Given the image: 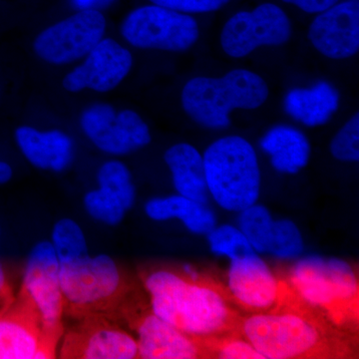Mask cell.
Here are the masks:
<instances>
[{
  "mask_svg": "<svg viewBox=\"0 0 359 359\" xmlns=\"http://www.w3.org/2000/svg\"><path fill=\"white\" fill-rule=\"evenodd\" d=\"M83 205L94 221L111 226L121 223L128 212L116 196L101 188L85 194Z\"/></svg>",
  "mask_w": 359,
  "mask_h": 359,
  "instance_id": "27",
  "label": "cell"
},
{
  "mask_svg": "<svg viewBox=\"0 0 359 359\" xmlns=\"http://www.w3.org/2000/svg\"><path fill=\"white\" fill-rule=\"evenodd\" d=\"M50 243L59 264L70 263L89 255L84 231L73 219L63 218L56 222L52 229Z\"/></svg>",
  "mask_w": 359,
  "mask_h": 359,
  "instance_id": "23",
  "label": "cell"
},
{
  "mask_svg": "<svg viewBox=\"0 0 359 359\" xmlns=\"http://www.w3.org/2000/svg\"><path fill=\"white\" fill-rule=\"evenodd\" d=\"M74 1L78 6L87 7L91 6V4H93V2H95L96 0H74Z\"/></svg>",
  "mask_w": 359,
  "mask_h": 359,
  "instance_id": "34",
  "label": "cell"
},
{
  "mask_svg": "<svg viewBox=\"0 0 359 359\" xmlns=\"http://www.w3.org/2000/svg\"><path fill=\"white\" fill-rule=\"evenodd\" d=\"M156 6L182 13H209L217 11L230 0H151Z\"/></svg>",
  "mask_w": 359,
  "mask_h": 359,
  "instance_id": "31",
  "label": "cell"
},
{
  "mask_svg": "<svg viewBox=\"0 0 359 359\" xmlns=\"http://www.w3.org/2000/svg\"><path fill=\"white\" fill-rule=\"evenodd\" d=\"M268 85L256 73L231 71L223 78L197 77L184 87L182 103L187 114L205 128L230 125L231 110L256 109L266 102Z\"/></svg>",
  "mask_w": 359,
  "mask_h": 359,
  "instance_id": "5",
  "label": "cell"
},
{
  "mask_svg": "<svg viewBox=\"0 0 359 359\" xmlns=\"http://www.w3.org/2000/svg\"><path fill=\"white\" fill-rule=\"evenodd\" d=\"M261 147L271 156L273 167L280 173L294 175L308 165L311 145L299 130L276 126L269 130L261 141Z\"/></svg>",
  "mask_w": 359,
  "mask_h": 359,
  "instance_id": "21",
  "label": "cell"
},
{
  "mask_svg": "<svg viewBox=\"0 0 359 359\" xmlns=\"http://www.w3.org/2000/svg\"><path fill=\"white\" fill-rule=\"evenodd\" d=\"M53 340L25 309L0 316V359L53 358Z\"/></svg>",
  "mask_w": 359,
  "mask_h": 359,
  "instance_id": "17",
  "label": "cell"
},
{
  "mask_svg": "<svg viewBox=\"0 0 359 359\" xmlns=\"http://www.w3.org/2000/svg\"><path fill=\"white\" fill-rule=\"evenodd\" d=\"M81 126L99 150L111 155H126L151 142L147 124L131 110L116 113L110 105H94L81 117Z\"/></svg>",
  "mask_w": 359,
  "mask_h": 359,
  "instance_id": "12",
  "label": "cell"
},
{
  "mask_svg": "<svg viewBox=\"0 0 359 359\" xmlns=\"http://www.w3.org/2000/svg\"><path fill=\"white\" fill-rule=\"evenodd\" d=\"M273 221L268 208L257 203L240 212L238 229L257 254L268 252Z\"/></svg>",
  "mask_w": 359,
  "mask_h": 359,
  "instance_id": "24",
  "label": "cell"
},
{
  "mask_svg": "<svg viewBox=\"0 0 359 359\" xmlns=\"http://www.w3.org/2000/svg\"><path fill=\"white\" fill-rule=\"evenodd\" d=\"M1 226H0V240H1ZM8 289V283H7V276L6 269L2 264L1 257H0V297L6 294Z\"/></svg>",
  "mask_w": 359,
  "mask_h": 359,
  "instance_id": "33",
  "label": "cell"
},
{
  "mask_svg": "<svg viewBox=\"0 0 359 359\" xmlns=\"http://www.w3.org/2000/svg\"><path fill=\"white\" fill-rule=\"evenodd\" d=\"M97 183L98 188L108 191L121 201L127 211L133 208L136 189L126 165L115 160L104 163L97 173Z\"/></svg>",
  "mask_w": 359,
  "mask_h": 359,
  "instance_id": "25",
  "label": "cell"
},
{
  "mask_svg": "<svg viewBox=\"0 0 359 359\" xmlns=\"http://www.w3.org/2000/svg\"><path fill=\"white\" fill-rule=\"evenodd\" d=\"M289 285L304 304L337 327L358 325V278L344 259L316 255L304 257L292 266Z\"/></svg>",
  "mask_w": 359,
  "mask_h": 359,
  "instance_id": "3",
  "label": "cell"
},
{
  "mask_svg": "<svg viewBox=\"0 0 359 359\" xmlns=\"http://www.w3.org/2000/svg\"><path fill=\"white\" fill-rule=\"evenodd\" d=\"M62 355L83 359L139 358L138 344L122 328L105 321H94L68 335Z\"/></svg>",
  "mask_w": 359,
  "mask_h": 359,
  "instance_id": "16",
  "label": "cell"
},
{
  "mask_svg": "<svg viewBox=\"0 0 359 359\" xmlns=\"http://www.w3.org/2000/svg\"><path fill=\"white\" fill-rule=\"evenodd\" d=\"M21 152L33 166L61 172L73 159V142L63 132H39L32 127H20L15 132Z\"/></svg>",
  "mask_w": 359,
  "mask_h": 359,
  "instance_id": "18",
  "label": "cell"
},
{
  "mask_svg": "<svg viewBox=\"0 0 359 359\" xmlns=\"http://www.w3.org/2000/svg\"><path fill=\"white\" fill-rule=\"evenodd\" d=\"M290 35L292 25L287 14L275 4H264L252 13L235 14L224 25L221 43L228 55L240 58L263 45L285 43Z\"/></svg>",
  "mask_w": 359,
  "mask_h": 359,
  "instance_id": "10",
  "label": "cell"
},
{
  "mask_svg": "<svg viewBox=\"0 0 359 359\" xmlns=\"http://www.w3.org/2000/svg\"><path fill=\"white\" fill-rule=\"evenodd\" d=\"M238 332L264 359L334 358L349 354L339 327L299 299L242 318Z\"/></svg>",
  "mask_w": 359,
  "mask_h": 359,
  "instance_id": "2",
  "label": "cell"
},
{
  "mask_svg": "<svg viewBox=\"0 0 359 359\" xmlns=\"http://www.w3.org/2000/svg\"><path fill=\"white\" fill-rule=\"evenodd\" d=\"M203 158L208 190L222 209L240 212L256 204L261 171L249 142L238 136L224 137L210 145Z\"/></svg>",
  "mask_w": 359,
  "mask_h": 359,
  "instance_id": "4",
  "label": "cell"
},
{
  "mask_svg": "<svg viewBox=\"0 0 359 359\" xmlns=\"http://www.w3.org/2000/svg\"><path fill=\"white\" fill-rule=\"evenodd\" d=\"M105 28V18L99 11H80L40 33L34 50L40 58L53 65L72 62L88 54L102 40Z\"/></svg>",
  "mask_w": 359,
  "mask_h": 359,
  "instance_id": "11",
  "label": "cell"
},
{
  "mask_svg": "<svg viewBox=\"0 0 359 359\" xmlns=\"http://www.w3.org/2000/svg\"><path fill=\"white\" fill-rule=\"evenodd\" d=\"M143 285L151 311L184 334L201 341L240 334L241 320L222 285L192 271L161 268L149 271Z\"/></svg>",
  "mask_w": 359,
  "mask_h": 359,
  "instance_id": "1",
  "label": "cell"
},
{
  "mask_svg": "<svg viewBox=\"0 0 359 359\" xmlns=\"http://www.w3.org/2000/svg\"><path fill=\"white\" fill-rule=\"evenodd\" d=\"M132 55L113 39L101 40L88 53L86 61L63 80L68 91L90 88L107 92L115 88L128 74Z\"/></svg>",
  "mask_w": 359,
  "mask_h": 359,
  "instance_id": "15",
  "label": "cell"
},
{
  "mask_svg": "<svg viewBox=\"0 0 359 359\" xmlns=\"http://www.w3.org/2000/svg\"><path fill=\"white\" fill-rule=\"evenodd\" d=\"M313 46L327 57L348 58L359 49V0H346L323 11L309 28Z\"/></svg>",
  "mask_w": 359,
  "mask_h": 359,
  "instance_id": "14",
  "label": "cell"
},
{
  "mask_svg": "<svg viewBox=\"0 0 359 359\" xmlns=\"http://www.w3.org/2000/svg\"><path fill=\"white\" fill-rule=\"evenodd\" d=\"M146 216L155 222L179 219L195 235H208L217 226L214 212L203 203L181 195L156 197L144 205Z\"/></svg>",
  "mask_w": 359,
  "mask_h": 359,
  "instance_id": "20",
  "label": "cell"
},
{
  "mask_svg": "<svg viewBox=\"0 0 359 359\" xmlns=\"http://www.w3.org/2000/svg\"><path fill=\"white\" fill-rule=\"evenodd\" d=\"M207 238L212 254L228 257L230 261L256 252L240 229L231 224L215 226Z\"/></svg>",
  "mask_w": 359,
  "mask_h": 359,
  "instance_id": "26",
  "label": "cell"
},
{
  "mask_svg": "<svg viewBox=\"0 0 359 359\" xmlns=\"http://www.w3.org/2000/svg\"><path fill=\"white\" fill-rule=\"evenodd\" d=\"M59 271L60 264L50 241H42L28 255L21 287L25 311L53 339L60 330L66 306Z\"/></svg>",
  "mask_w": 359,
  "mask_h": 359,
  "instance_id": "6",
  "label": "cell"
},
{
  "mask_svg": "<svg viewBox=\"0 0 359 359\" xmlns=\"http://www.w3.org/2000/svg\"><path fill=\"white\" fill-rule=\"evenodd\" d=\"M121 32L135 47L168 51L187 50L199 39L193 18L159 6L141 7L130 13Z\"/></svg>",
  "mask_w": 359,
  "mask_h": 359,
  "instance_id": "9",
  "label": "cell"
},
{
  "mask_svg": "<svg viewBox=\"0 0 359 359\" xmlns=\"http://www.w3.org/2000/svg\"><path fill=\"white\" fill-rule=\"evenodd\" d=\"M61 290L65 306L78 311L106 308L124 290V276L117 263L105 254L60 264Z\"/></svg>",
  "mask_w": 359,
  "mask_h": 359,
  "instance_id": "7",
  "label": "cell"
},
{
  "mask_svg": "<svg viewBox=\"0 0 359 359\" xmlns=\"http://www.w3.org/2000/svg\"><path fill=\"white\" fill-rule=\"evenodd\" d=\"M165 162L171 171L177 193L184 197L207 204L209 201L204 158L194 146L180 143L168 149Z\"/></svg>",
  "mask_w": 359,
  "mask_h": 359,
  "instance_id": "19",
  "label": "cell"
},
{
  "mask_svg": "<svg viewBox=\"0 0 359 359\" xmlns=\"http://www.w3.org/2000/svg\"><path fill=\"white\" fill-rule=\"evenodd\" d=\"M139 358L197 359L211 358L207 344L184 334L152 311L134 321Z\"/></svg>",
  "mask_w": 359,
  "mask_h": 359,
  "instance_id": "13",
  "label": "cell"
},
{
  "mask_svg": "<svg viewBox=\"0 0 359 359\" xmlns=\"http://www.w3.org/2000/svg\"><path fill=\"white\" fill-rule=\"evenodd\" d=\"M212 358L264 359L254 346L241 334H230L208 341Z\"/></svg>",
  "mask_w": 359,
  "mask_h": 359,
  "instance_id": "29",
  "label": "cell"
},
{
  "mask_svg": "<svg viewBox=\"0 0 359 359\" xmlns=\"http://www.w3.org/2000/svg\"><path fill=\"white\" fill-rule=\"evenodd\" d=\"M304 238L299 226L287 219L273 221L268 254L280 259H294L304 252Z\"/></svg>",
  "mask_w": 359,
  "mask_h": 359,
  "instance_id": "28",
  "label": "cell"
},
{
  "mask_svg": "<svg viewBox=\"0 0 359 359\" xmlns=\"http://www.w3.org/2000/svg\"><path fill=\"white\" fill-rule=\"evenodd\" d=\"M339 106V92L323 81L313 88L292 90L285 100V111L309 127L325 124Z\"/></svg>",
  "mask_w": 359,
  "mask_h": 359,
  "instance_id": "22",
  "label": "cell"
},
{
  "mask_svg": "<svg viewBox=\"0 0 359 359\" xmlns=\"http://www.w3.org/2000/svg\"><path fill=\"white\" fill-rule=\"evenodd\" d=\"M287 4H294L309 13H323L334 6L339 0H283Z\"/></svg>",
  "mask_w": 359,
  "mask_h": 359,
  "instance_id": "32",
  "label": "cell"
},
{
  "mask_svg": "<svg viewBox=\"0 0 359 359\" xmlns=\"http://www.w3.org/2000/svg\"><path fill=\"white\" fill-rule=\"evenodd\" d=\"M330 153L341 162H358L359 115L354 114L335 135L330 146Z\"/></svg>",
  "mask_w": 359,
  "mask_h": 359,
  "instance_id": "30",
  "label": "cell"
},
{
  "mask_svg": "<svg viewBox=\"0 0 359 359\" xmlns=\"http://www.w3.org/2000/svg\"><path fill=\"white\" fill-rule=\"evenodd\" d=\"M230 262L228 292L241 309L266 313L297 299L289 283L278 280L257 252Z\"/></svg>",
  "mask_w": 359,
  "mask_h": 359,
  "instance_id": "8",
  "label": "cell"
}]
</instances>
